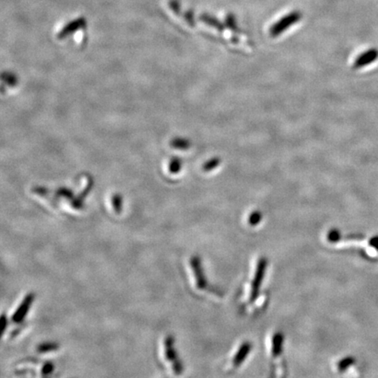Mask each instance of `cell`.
<instances>
[{"mask_svg": "<svg viewBox=\"0 0 378 378\" xmlns=\"http://www.w3.org/2000/svg\"><path fill=\"white\" fill-rule=\"evenodd\" d=\"M189 142L186 140V139H181V138H177V139H174L173 143H172V146L174 148H178V149H187L189 147Z\"/></svg>", "mask_w": 378, "mask_h": 378, "instance_id": "2e32d148", "label": "cell"}, {"mask_svg": "<svg viewBox=\"0 0 378 378\" xmlns=\"http://www.w3.org/2000/svg\"><path fill=\"white\" fill-rule=\"evenodd\" d=\"M174 339L172 335H168L165 340V356L166 360L173 364V370L175 375H181L183 372V364L179 359L176 349L174 347Z\"/></svg>", "mask_w": 378, "mask_h": 378, "instance_id": "8992f818", "label": "cell"}, {"mask_svg": "<svg viewBox=\"0 0 378 378\" xmlns=\"http://www.w3.org/2000/svg\"><path fill=\"white\" fill-rule=\"evenodd\" d=\"M252 347H253L252 344L249 342L242 343V344L237 348L236 353L234 354V356H232L231 359L229 362V364L227 365V368H226L228 372L232 373V372L236 371V369L240 368L250 354Z\"/></svg>", "mask_w": 378, "mask_h": 378, "instance_id": "5b68a950", "label": "cell"}, {"mask_svg": "<svg viewBox=\"0 0 378 378\" xmlns=\"http://www.w3.org/2000/svg\"><path fill=\"white\" fill-rule=\"evenodd\" d=\"M122 197L120 195H115L112 198V205L116 214H120L122 211Z\"/></svg>", "mask_w": 378, "mask_h": 378, "instance_id": "9a60e30c", "label": "cell"}, {"mask_svg": "<svg viewBox=\"0 0 378 378\" xmlns=\"http://www.w3.org/2000/svg\"><path fill=\"white\" fill-rule=\"evenodd\" d=\"M262 218V214H261L260 211H253V212L249 215L248 223H249V225H250V226L255 227V226H257L259 223H261Z\"/></svg>", "mask_w": 378, "mask_h": 378, "instance_id": "7c38bea8", "label": "cell"}, {"mask_svg": "<svg viewBox=\"0 0 378 378\" xmlns=\"http://www.w3.org/2000/svg\"><path fill=\"white\" fill-rule=\"evenodd\" d=\"M190 265H191L193 274L196 279V288L202 292H208L210 294H213L215 296H221L222 294L216 289L214 286L209 284L208 279L205 275L203 267L201 265L200 258L198 256H194L190 258Z\"/></svg>", "mask_w": 378, "mask_h": 378, "instance_id": "3957f363", "label": "cell"}, {"mask_svg": "<svg viewBox=\"0 0 378 378\" xmlns=\"http://www.w3.org/2000/svg\"><path fill=\"white\" fill-rule=\"evenodd\" d=\"M185 18L190 25H194V14L192 11H187L185 14Z\"/></svg>", "mask_w": 378, "mask_h": 378, "instance_id": "7402d4cb", "label": "cell"}, {"mask_svg": "<svg viewBox=\"0 0 378 378\" xmlns=\"http://www.w3.org/2000/svg\"><path fill=\"white\" fill-rule=\"evenodd\" d=\"M181 163L180 160L178 159L173 160L170 164V172L173 174L178 173L179 171L181 170Z\"/></svg>", "mask_w": 378, "mask_h": 378, "instance_id": "e0dca14e", "label": "cell"}, {"mask_svg": "<svg viewBox=\"0 0 378 378\" xmlns=\"http://www.w3.org/2000/svg\"><path fill=\"white\" fill-rule=\"evenodd\" d=\"M301 18H302V14L300 12L298 11L291 12L272 25L270 28V35L273 38L280 35L281 33L289 29L292 26L297 24Z\"/></svg>", "mask_w": 378, "mask_h": 378, "instance_id": "277c9868", "label": "cell"}, {"mask_svg": "<svg viewBox=\"0 0 378 378\" xmlns=\"http://www.w3.org/2000/svg\"><path fill=\"white\" fill-rule=\"evenodd\" d=\"M53 368H54V366H53L52 362H47L43 365L42 369H41V373H42V375H44V376H48L49 374H51L53 372Z\"/></svg>", "mask_w": 378, "mask_h": 378, "instance_id": "ac0fdd59", "label": "cell"}, {"mask_svg": "<svg viewBox=\"0 0 378 378\" xmlns=\"http://www.w3.org/2000/svg\"><path fill=\"white\" fill-rule=\"evenodd\" d=\"M354 362V359L351 357H347V358H344L343 360L340 361L337 364V370L339 372H344L346 369L351 366Z\"/></svg>", "mask_w": 378, "mask_h": 378, "instance_id": "4fadbf2b", "label": "cell"}, {"mask_svg": "<svg viewBox=\"0 0 378 378\" xmlns=\"http://www.w3.org/2000/svg\"><path fill=\"white\" fill-rule=\"evenodd\" d=\"M221 163V160L218 158H214L212 160H209L204 165H203V170L206 172H209L212 170L215 169Z\"/></svg>", "mask_w": 378, "mask_h": 378, "instance_id": "5bb4252c", "label": "cell"}, {"mask_svg": "<svg viewBox=\"0 0 378 378\" xmlns=\"http://www.w3.org/2000/svg\"><path fill=\"white\" fill-rule=\"evenodd\" d=\"M378 58V50L376 49H369L364 53H361L360 55L356 59L353 67L356 69V68L368 66L370 63H374Z\"/></svg>", "mask_w": 378, "mask_h": 378, "instance_id": "ba28073f", "label": "cell"}, {"mask_svg": "<svg viewBox=\"0 0 378 378\" xmlns=\"http://www.w3.org/2000/svg\"><path fill=\"white\" fill-rule=\"evenodd\" d=\"M1 321H2V326H1V329H2V334H4L5 329H6V327L8 326V320L6 319L5 314H2L1 316Z\"/></svg>", "mask_w": 378, "mask_h": 378, "instance_id": "44dd1931", "label": "cell"}, {"mask_svg": "<svg viewBox=\"0 0 378 378\" xmlns=\"http://www.w3.org/2000/svg\"><path fill=\"white\" fill-rule=\"evenodd\" d=\"M59 345L55 343H41L40 345L37 347V350L39 353H48V352H52L58 349Z\"/></svg>", "mask_w": 378, "mask_h": 378, "instance_id": "8fae6325", "label": "cell"}, {"mask_svg": "<svg viewBox=\"0 0 378 378\" xmlns=\"http://www.w3.org/2000/svg\"><path fill=\"white\" fill-rule=\"evenodd\" d=\"M35 192L36 193H38V194H40V195H42V194H46V193H47V190H46L45 188H43V187H37Z\"/></svg>", "mask_w": 378, "mask_h": 378, "instance_id": "603a6c76", "label": "cell"}, {"mask_svg": "<svg viewBox=\"0 0 378 378\" xmlns=\"http://www.w3.org/2000/svg\"><path fill=\"white\" fill-rule=\"evenodd\" d=\"M34 299V294H27V296L25 297V298L23 299L22 303L18 306L17 311L15 312L13 315L12 320L15 323H20L22 322L23 320L25 319V317L27 315V312L30 309L32 303Z\"/></svg>", "mask_w": 378, "mask_h": 378, "instance_id": "52a82bcc", "label": "cell"}, {"mask_svg": "<svg viewBox=\"0 0 378 378\" xmlns=\"http://www.w3.org/2000/svg\"><path fill=\"white\" fill-rule=\"evenodd\" d=\"M271 370L273 377H285L286 367L284 360V334L276 332L271 341Z\"/></svg>", "mask_w": 378, "mask_h": 378, "instance_id": "7a4b0ae2", "label": "cell"}, {"mask_svg": "<svg viewBox=\"0 0 378 378\" xmlns=\"http://www.w3.org/2000/svg\"><path fill=\"white\" fill-rule=\"evenodd\" d=\"M59 196H63L65 198H67L68 200H72L73 199V193L71 191H69L67 188H61L58 192H57Z\"/></svg>", "mask_w": 378, "mask_h": 378, "instance_id": "d6986e66", "label": "cell"}, {"mask_svg": "<svg viewBox=\"0 0 378 378\" xmlns=\"http://www.w3.org/2000/svg\"><path fill=\"white\" fill-rule=\"evenodd\" d=\"M170 8L174 11L175 14H179L181 10V4L179 0H171L169 2Z\"/></svg>", "mask_w": 378, "mask_h": 378, "instance_id": "ffe728a7", "label": "cell"}, {"mask_svg": "<svg viewBox=\"0 0 378 378\" xmlns=\"http://www.w3.org/2000/svg\"><path fill=\"white\" fill-rule=\"evenodd\" d=\"M225 26L230 29L232 32H235L237 33L239 31L238 29V26H237V22H236V18L235 17V15L233 14H229L226 16L225 18Z\"/></svg>", "mask_w": 378, "mask_h": 378, "instance_id": "30bf717a", "label": "cell"}, {"mask_svg": "<svg viewBox=\"0 0 378 378\" xmlns=\"http://www.w3.org/2000/svg\"><path fill=\"white\" fill-rule=\"evenodd\" d=\"M267 266H268V260L265 258H260L258 259V263L256 264V268L254 271L253 276L251 277L249 283L246 285L245 293L243 295V307L244 309L247 312L258 311L260 308L265 306L266 298L262 299L260 297L261 287L264 277L266 274Z\"/></svg>", "mask_w": 378, "mask_h": 378, "instance_id": "6da1fadb", "label": "cell"}, {"mask_svg": "<svg viewBox=\"0 0 378 378\" xmlns=\"http://www.w3.org/2000/svg\"><path fill=\"white\" fill-rule=\"evenodd\" d=\"M200 19L202 20V22L207 24L208 26L215 28L218 31L222 32L224 30V25H223V23L219 21L218 19L214 18V16H211V15H209V14H202L200 16Z\"/></svg>", "mask_w": 378, "mask_h": 378, "instance_id": "9c48e42d", "label": "cell"}]
</instances>
